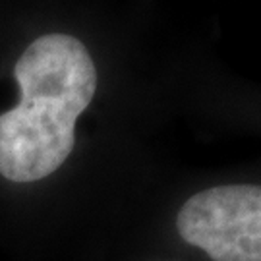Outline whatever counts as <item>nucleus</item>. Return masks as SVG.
I'll return each mask as SVG.
<instances>
[{"label":"nucleus","mask_w":261,"mask_h":261,"mask_svg":"<svg viewBox=\"0 0 261 261\" xmlns=\"http://www.w3.org/2000/svg\"><path fill=\"white\" fill-rule=\"evenodd\" d=\"M19 103L0 114V176L37 182L66 163L75 122L97 91V68L80 39L48 33L35 39L14 66Z\"/></svg>","instance_id":"obj_1"},{"label":"nucleus","mask_w":261,"mask_h":261,"mask_svg":"<svg viewBox=\"0 0 261 261\" xmlns=\"http://www.w3.org/2000/svg\"><path fill=\"white\" fill-rule=\"evenodd\" d=\"M176 230L213 261H261V186L224 184L194 194L178 211Z\"/></svg>","instance_id":"obj_2"}]
</instances>
